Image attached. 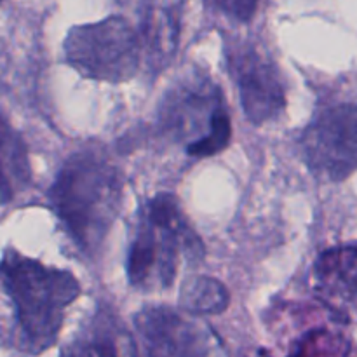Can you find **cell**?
Listing matches in <instances>:
<instances>
[{"label": "cell", "instance_id": "cell-2", "mask_svg": "<svg viewBox=\"0 0 357 357\" xmlns=\"http://www.w3.org/2000/svg\"><path fill=\"white\" fill-rule=\"evenodd\" d=\"M0 278L16 309L23 347L28 352H42L54 345L66 307L80 295L75 275L7 250Z\"/></svg>", "mask_w": 357, "mask_h": 357}, {"label": "cell", "instance_id": "cell-3", "mask_svg": "<svg viewBox=\"0 0 357 357\" xmlns=\"http://www.w3.org/2000/svg\"><path fill=\"white\" fill-rule=\"evenodd\" d=\"M202 243L173 194H159L142 206L128 251L129 282L138 289L169 288L180 258L202 257Z\"/></svg>", "mask_w": 357, "mask_h": 357}, {"label": "cell", "instance_id": "cell-10", "mask_svg": "<svg viewBox=\"0 0 357 357\" xmlns=\"http://www.w3.org/2000/svg\"><path fill=\"white\" fill-rule=\"evenodd\" d=\"M26 146L0 114V204L9 202L30 181Z\"/></svg>", "mask_w": 357, "mask_h": 357}, {"label": "cell", "instance_id": "cell-13", "mask_svg": "<svg viewBox=\"0 0 357 357\" xmlns=\"http://www.w3.org/2000/svg\"><path fill=\"white\" fill-rule=\"evenodd\" d=\"M220 10L237 21H250L257 13L260 0H215Z\"/></svg>", "mask_w": 357, "mask_h": 357}, {"label": "cell", "instance_id": "cell-14", "mask_svg": "<svg viewBox=\"0 0 357 357\" xmlns=\"http://www.w3.org/2000/svg\"><path fill=\"white\" fill-rule=\"evenodd\" d=\"M0 2H2V0H0Z\"/></svg>", "mask_w": 357, "mask_h": 357}, {"label": "cell", "instance_id": "cell-11", "mask_svg": "<svg viewBox=\"0 0 357 357\" xmlns=\"http://www.w3.org/2000/svg\"><path fill=\"white\" fill-rule=\"evenodd\" d=\"M180 303L195 316L222 314L229 307L230 295L225 286L213 278H192L181 288Z\"/></svg>", "mask_w": 357, "mask_h": 357}, {"label": "cell", "instance_id": "cell-6", "mask_svg": "<svg viewBox=\"0 0 357 357\" xmlns=\"http://www.w3.org/2000/svg\"><path fill=\"white\" fill-rule=\"evenodd\" d=\"M302 149L316 176L338 181L357 171V107L335 105L319 112L303 131Z\"/></svg>", "mask_w": 357, "mask_h": 357}, {"label": "cell", "instance_id": "cell-4", "mask_svg": "<svg viewBox=\"0 0 357 357\" xmlns=\"http://www.w3.org/2000/svg\"><path fill=\"white\" fill-rule=\"evenodd\" d=\"M162 129L185 143L190 157L223 152L232 138V122L222 89L209 77L190 75L174 84L160 108Z\"/></svg>", "mask_w": 357, "mask_h": 357}, {"label": "cell", "instance_id": "cell-12", "mask_svg": "<svg viewBox=\"0 0 357 357\" xmlns=\"http://www.w3.org/2000/svg\"><path fill=\"white\" fill-rule=\"evenodd\" d=\"M115 330H112L110 319L107 316L101 319L100 316L93 323V326L87 330V333L80 338L73 349H70V354H94V356H115L121 354L115 347Z\"/></svg>", "mask_w": 357, "mask_h": 357}, {"label": "cell", "instance_id": "cell-9", "mask_svg": "<svg viewBox=\"0 0 357 357\" xmlns=\"http://www.w3.org/2000/svg\"><path fill=\"white\" fill-rule=\"evenodd\" d=\"M314 275L324 296L357 298V248L340 246L324 251L314 265Z\"/></svg>", "mask_w": 357, "mask_h": 357}, {"label": "cell", "instance_id": "cell-7", "mask_svg": "<svg viewBox=\"0 0 357 357\" xmlns=\"http://www.w3.org/2000/svg\"><path fill=\"white\" fill-rule=\"evenodd\" d=\"M225 52L246 117L257 126L278 119L286 108V91L271 56L250 40H232Z\"/></svg>", "mask_w": 357, "mask_h": 357}, {"label": "cell", "instance_id": "cell-8", "mask_svg": "<svg viewBox=\"0 0 357 357\" xmlns=\"http://www.w3.org/2000/svg\"><path fill=\"white\" fill-rule=\"evenodd\" d=\"M139 337L152 356L208 354V338L201 326L167 307H152L135 319Z\"/></svg>", "mask_w": 357, "mask_h": 357}, {"label": "cell", "instance_id": "cell-5", "mask_svg": "<svg viewBox=\"0 0 357 357\" xmlns=\"http://www.w3.org/2000/svg\"><path fill=\"white\" fill-rule=\"evenodd\" d=\"M142 38L128 20L112 16L73 26L65 40V58L86 79L122 82L136 75Z\"/></svg>", "mask_w": 357, "mask_h": 357}, {"label": "cell", "instance_id": "cell-1", "mask_svg": "<svg viewBox=\"0 0 357 357\" xmlns=\"http://www.w3.org/2000/svg\"><path fill=\"white\" fill-rule=\"evenodd\" d=\"M49 197L77 246L94 255L121 211L122 176L100 150H80L65 160Z\"/></svg>", "mask_w": 357, "mask_h": 357}]
</instances>
